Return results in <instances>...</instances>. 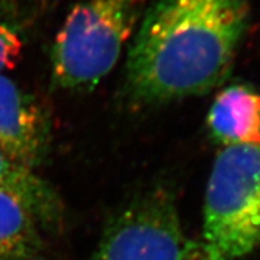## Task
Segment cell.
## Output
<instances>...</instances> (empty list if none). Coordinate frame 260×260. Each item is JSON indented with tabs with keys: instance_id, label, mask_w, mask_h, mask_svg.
Instances as JSON below:
<instances>
[{
	"instance_id": "obj_1",
	"label": "cell",
	"mask_w": 260,
	"mask_h": 260,
	"mask_svg": "<svg viewBox=\"0 0 260 260\" xmlns=\"http://www.w3.org/2000/svg\"><path fill=\"white\" fill-rule=\"evenodd\" d=\"M248 23V0H157L138 24L126 89L142 104L202 96L233 68Z\"/></svg>"
},
{
	"instance_id": "obj_2",
	"label": "cell",
	"mask_w": 260,
	"mask_h": 260,
	"mask_svg": "<svg viewBox=\"0 0 260 260\" xmlns=\"http://www.w3.org/2000/svg\"><path fill=\"white\" fill-rule=\"evenodd\" d=\"M145 0H84L65 17L51 51L61 89L90 90L114 68L138 28Z\"/></svg>"
},
{
	"instance_id": "obj_3",
	"label": "cell",
	"mask_w": 260,
	"mask_h": 260,
	"mask_svg": "<svg viewBox=\"0 0 260 260\" xmlns=\"http://www.w3.org/2000/svg\"><path fill=\"white\" fill-rule=\"evenodd\" d=\"M203 240L227 260L260 247V144L224 146L216 155L206 187Z\"/></svg>"
},
{
	"instance_id": "obj_4",
	"label": "cell",
	"mask_w": 260,
	"mask_h": 260,
	"mask_svg": "<svg viewBox=\"0 0 260 260\" xmlns=\"http://www.w3.org/2000/svg\"><path fill=\"white\" fill-rule=\"evenodd\" d=\"M185 242L174 195L157 187L109 223L89 260H177Z\"/></svg>"
},
{
	"instance_id": "obj_5",
	"label": "cell",
	"mask_w": 260,
	"mask_h": 260,
	"mask_svg": "<svg viewBox=\"0 0 260 260\" xmlns=\"http://www.w3.org/2000/svg\"><path fill=\"white\" fill-rule=\"evenodd\" d=\"M49 146L51 122L44 108L0 73V150L35 170L45 161Z\"/></svg>"
},
{
	"instance_id": "obj_6",
	"label": "cell",
	"mask_w": 260,
	"mask_h": 260,
	"mask_svg": "<svg viewBox=\"0 0 260 260\" xmlns=\"http://www.w3.org/2000/svg\"><path fill=\"white\" fill-rule=\"evenodd\" d=\"M207 127L223 147L260 144V93L243 84L224 88L212 103Z\"/></svg>"
},
{
	"instance_id": "obj_7",
	"label": "cell",
	"mask_w": 260,
	"mask_h": 260,
	"mask_svg": "<svg viewBox=\"0 0 260 260\" xmlns=\"http://www.w3.org/2000/svg\"><path fill=\"white\" fill-rule=\"evenodd\" d=\"M0 190L20 199L36 216L41 229L57 227L64 207L57 192L35 170L17 164L0 150Z\"/></svg>"
},
{
	"instance_id": "obj_8",
	"label": "cell",
	"mask_w": 260,
	"mask_h": 260,
	"mask_svg": "<svg viewBox=\"0 0 260 260\" xmlns=\"http://www.w3.org/2000/svg\"><path fill=\"white\" fill-rule=\"evenodd\" d=\"M40 230L20 199L0 190V260H40L44 250Z\"/></svg>"
},
{
	"instance_id": "obj_9",
	"label": "cell",
	"mask_w": 260,
	"mask_h": 260,
	"mask_svg": "<svg viewBox=\"0 0 260 260\" xmlns=\"http://www.w3.org/2000/svg\"><path fill=\"white\" fill-rule=\"evenodd\" d=\"M23 41L20 34L4 15L0 7V73L12 68L21 53Z\"/></svg>"
},
{
	"instance_id": "obj_10",
	"label": "cell",
	"mask_w": 260,
	"mask_h": 260,
	"mask_svg": "<svg viewBox=\"0 0 260 260\" xmlns=\"http://www.w3.org/2000/svg\"><path fill=\"white\" fill-rule=\"evenodd\" d=\"M177 260H227L205 240H186Z\"/></svg>"
}]
</instances>
